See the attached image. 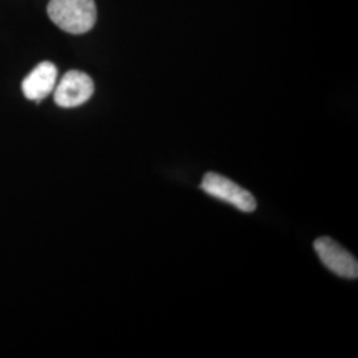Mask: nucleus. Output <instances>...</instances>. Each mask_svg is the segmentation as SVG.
<instances>
[{"instance_id": "7ed1b4c3", "label": "nucleus", "mask_w": 358, "mask_h": 358, "mask_svg": "<svg viewBox=\"0 0 358 358\" xmlns=\"http://www.w3.org/2000/svg\"><path fill=\"white\" fill-rule=\"evenodd\" d=\"M55 88V103L62 108H76L90 100L94 84L87 73L69 71Z\"/></svg>"}, {"instance_id": "f03ea898", "label": "nucleus", "mask_w": 358, "mask_h": 358, "mask_svg": "<svg viewBox=\"0 0 358 358\" xmlns=\"http://www.w3.org/2000/svg\"><path fill=\"white\" fill-rule=\"evenodd\" d=\"M201 189L214 198L235 206L243 213L255 211L256 201L252 194L217 173H207L202 179Z\"/></svg>"}, {"instance_id": "39448f33", "label": "nucleus", "mask_w": 358, "mask_h": 358, "mask_svg": "<svg viewBox=\"0 0 358 358\" xmlns=\"http://www.w3.org/2000/svg\"><path fill=\"white\" fill-rule=\"evenodd\" d=\"M57 80V68L50 62H43L24 78L22 90L28 100L40 103L53 92Z\"/></svg>"}, {"instance_id": "20e7f679", "label": "nucleus", "mask_w": 358, "mask_h": 358, "mask_svg": "<svg viewBox=\"0 0 358 358\" xmlns=\"http://www.w3.org/2000/svg\"><path fill=\"white\" fill-rule=\"evenodd\" d=\"M315 250L321 262L336 275L348 279L357 278L358 263L356 257L331 238L322 236L316 239Z\"/></svg>"}, {"instance_id": "f257e3e1", "label": "nucleus", "mask_w": 358, "mask_h": 358, "mask_svg": "<svg viewBox=\"0 0 358 358\" xmlns=\"http://www.w3.org/2000/svg\"><path fill=\"white\" fill-rule=\"evenodd\" d=\"M48 15L52 22L65 32L81 35L94 26L97 8L94 0H51Z\"/></svg>"}]
</instances>
